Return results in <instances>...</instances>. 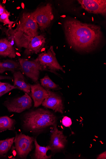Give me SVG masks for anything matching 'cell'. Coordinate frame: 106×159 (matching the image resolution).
<instances>
[{
	"label": "cell",
	"mask_w": 106,
	"mask_h": 159,
	"mask_svg": "<svg viewBox=\"0 0 106 159\" xmlns=\"http://www.w3.org/2000/svg\"><path fill=\"white\" fill-rule=\"evenodd\" d=\"M64 27L69 44L79 51H92L99 46L102 39L101 28L98 25L83 23L71 18L65 21Z\"/></svg>",
	"instance_id": "6da1fadb"
},
{
	"label": "cell",
	"mask_w": 106,
	"mask_h": 159,
	"mask_svg": "<svg viewBox=\"0 0 106 159\" xmlns=\"http://www.w3.org/2000/svg\"><path fill=\"white\" fill-rule=\"evenodd\" d=\"M56 118L49 111L42 109L26 113L23 121L24 125L30 130L36 131L51 125H54Z\"/></svg>",
	"instance_id": "7a4b0ae2"
},
{
	"label": "cell",
	"mask_w": 106,
	"mask_h": 159,
	"mask_svg": "<svg viewBox=\"0 0 106 159\" xmlns=\"http://www.w3.org/2000/svg\"><path fill=\"white\" fill-rule=\"evenodd\" d=\"M36 59L41 66L42 71H48L55 73L56 71L60 70L65 73L57 60L53 46L47 51L39 54Z\"/></svg>",
	"instance_id": "3957f363"
},
{
	"label": "cell",
	"mask_w": 106,
	"mask_h": 159,
	"mask_svg": "<svg viewBox=\"0 0 106 159\" xmlns=\"http://www.w3.org/2000/svg\"><path fill=\"white\" fill-rule=\"evenodd\" d=\"M51 4L48 3L38 7L32 12L33 16L42 32H44L49 27L54 19Z\"/></svg>",
	"instance_id": "277c9868"
},
{
	"label": "cell",
	"mask_w": 106,
	"mask_h": 159,
	"mask_svg": "<svg viewBox=\"0 0 106 159\" xmlns=\"http://www.w3.org/2000/svg\"><path fill=\"white\" fill-rule=\"evenodd\" d=\"M39 28L32 12H25L16 30H13L14 31L22 32L30 37L34 38L39 35Z\"/></svg>",
	"instance_id": "5b68a950"
},
{
	"label": "cell",
	"mask_w": 106,
	"mask_h": 159,
	"mask_svg": "<svg viewBox=\"0 0 106 159\" xmlns=\"http://www.w3.org/2000/svg\"><path fill=\"white\" fill-rule=\"evenodd\" d=\"M34 137L23 134H16L14 142L15 143L18 155L22 158H25L32 150Z\"/></svg>",
	"instance_id": "8992f818"
},
{
	"label": "cell",
	"mask_w": 106,
	"mask_h": 159,
	"mask_svg": "<svg viewBox=\"0 0 106 159\" xmlns=\"http://www.w3.org/2000/svg\"><path fill=\"white\" fill-rule=\"evenodd\" d=\"M21 70L28 77L36 82L39 79V71L42 69L36 59L32 61L19 59Z\"/></svg>",
	"instance_id": "52a82bcc"
},
{
	"label": "cell",
	"mask_w": 106,
	"mask_h": 159,
	"mask_svg": "<svg viewBox=\"0 0 106 159\" xmlns=\"http://www.w3.org/2000/svg\"><path fill=\"white\" fill-rule=\"evenodd\" d=\"M5 106L10 112L20 113L32 106V99L27 93L5 103Z\"/></svg>",
	"instance_id": "ba28073f"
},
{
	"label": "cell",
	"mask_w": 106,
	"mask_h": 159,
	"mask_svg": "<svg viewBox=\"0 0 106 159\" xmlns=\"http://www.w3.org/2000/svg\"><path fill=\"white\" fill-rule=\"evenodd\" d=\"M78 1L82 7L88 12L105 16V0H79Z\"/></svg>",
	"instance_id": "9c48e42d"
},
{
	"label": "cell",
	"mask_w": 106,
	"mask_h": 159,
	"mask_svg": "<svg viewBox=\"0 0 106 159\" xmlns=\"http://www.w3.org/2000/svg\"><path fill=\"white\" fill-rule=\"evenodd\" d=\"M48 95L42 104L45 107L53 110L55 112L63 113L64 107L62 100L58 95L49 90H47Z\"/></svg>",
	"instance_id": "30bf717a"
},
{
	"label": "cell",
	"mask_w": 106,
	"mask_h": 159,
	"mask_svg": "<svg viewBox=\"0 0 106 159\" xmlns=\"http://www.w3.org/2000/svg\"><path fill=\"white\" fill-rule=\"evenodd\" d=\"M67 142V137L63 131H59L56 124L54 125V129L51 136L49 146L50 150L53 152L61 151L65 148Z\"/></svg>",
	"instance_id": "8fae6325"
},
{
	"label": "cell",
	"mask_w": 106,
	"mask_h": 159,
	"mask_svg": "<svg viewBox=\"0 0 106 159\" xmlns=\"http://www.w3.org/2000/svg\"><path fill=\"white\" fill-rule=\"evenodd\" d=\"M46 38L43 34L33 38L24 52L25 54L28 55L38 53L44 48Z\"/></svg>",
	"instance_id": "7c38bea8"
},
{
	"label": "cell",
	"mask_w": 106,
	"mask_h": 159,
	"mask_svg": "<svg viewBox=\"0 0 106 159\" xmlns=\"http://www.w3.org/2000/svg\"><path fill=\"white\" fill-rule=\"evenodd\" d=\"M31 91V96L34 102V106H40L48 95V92L39 84L30 85Z\"/></svg>",
	"instance_id": "4fadbf2b"
},
{
	"label": "cell",
	"mask_w": 106,
	"mask_h": 159,
	"mask_svg": "<svg viewBox=\"0 0 106 159\" xmlns=\"http://www.w3.org/2000/svg\"><path fill=\"white\" fill-rule=\"evenodd\" d=\"M13 43L7 38L0 39V56L14 58L16 53L13 47Z\"/></svg>",
	"instance_id": "5bb4252c"
},
{
	"label": "cell",
	"mask_w": 106,
	"mask_h": 159,
	"mask_svg": "<svg viewBox=\"0 0 106 159\" xmlns=\"http://www.w3.org/2000/svg\"><path fill=\"white\" fill-rule=\"evenodd\" d=\"M13 74L14 86L25 93L29 94L31 91V87L30 85L25 82V77L21 72L17 71L14 72Z\"/></svg>",
	"instance_id": "9a60e30c"
},
{
	"label": "cell",
	"mask_w": 106,
	"mask_h": 159,
	"mask_svg": "<svg viewBox=\"0 0 106 159\" xmlns=\"http://www.w3.org/2000/svg\"><path fill=\"white\" fill-rule=\"evenodd\" d=\"M20 69L21 67L19 62L9 60L0 61V74L6 71H11L13 73Z\"/></svg>",
	"instance_id": "2e32d148"
},
{
	"label": "cell",
	"mask_w": 106,
	"mask_h": 159,
	"mask_svg": "<svg viewBox=\"0 0 106 159\" xmlns=\"http://www.w3.org/2000/svg\"><path fill=\"white\" fill-rule=\"evenodd\" d=\"M35 143L36 147L34 157L37 159H48L51 158V156H48L47 155V152L50 150L49 146L46 147L41 146L38 143L36 139H35Z\"/></svg>",
	"instance_id": "e0dca14e"
},
{
	"label": "cell",
	"mask_w": 106,
	"mask_h": 159,
	"mask_svg": "<svg viewBox=\"0 0 106 159\" xmlns=\"http://www.w3.org/2000/svg\"><path fill=\"white\" fill-rule=\"evenodd\" d=\"M15 121L7 116L0 117V133L7 130H13Z\"/></svg>",
	"instance_id": "ac0fdd59"
},
{
	"label": "cell",
	"mask_w": 106,
	"mask_h": 159,
	"mask_svg": "<svg viewBox=\"0 0 106 159\" xmlns=\"http://www.w3.org/2000/svg\"><path fill=\"white\" fill-rule=\"evenodd\" d=\"M14 138L0 140V155L6 154L11 149L14 142Z\"/></svg>",
	"instance_id": "d6986e66"
},
{
	"label": "cell",
	"mask_w": 106,
	"mask_h": 159,
	"mask_svg": "<svg viewBox=\"0 0 106 159\" xmlns=\"http://www.w3.org/2000/svg\"><path fill=\"white\" fill-rule=\"evenodd\" d=\"M41 85L47 90L55 89L58 88V86L54 83L48 75L45 76L40 80Z\"/></svg>",
	"instance_id": "ffe728a7"
},
{
	"label": "cell",
	"mask_w": 106,
	"mask_h": 159,
	"mask_svg": "<svg viewBox=\"0 0 106 159\" xmlns=\"http://www.w3.org/2000/svg\"><path fill=\"white\" fill-rule=\"evenodd\" d=\"M10 14V12L8 11L0 16V22L3 23L4 25H8L9 30H11L13 24L16 23L18 20L15 21H11L9 19Z\"/></svg>",
	"instance_id": "44dd1931"
},
{
	"label": "cell",
	"mask_w": 106,
	"mask_h": 159,
	"mask_svg": "<svg viewBox=\"0 0 106 159\" xmlns=\"http://www.w3.org/2000/svg\"><path fill=\"white\" fill-rule=\"evenodd\" d=\"M16 89H17L14 85L8 83L2 82L0 84V97Z\"/></svg>",
	"instance_id": "7402d4cb"
},
{
	"label": "cell",
	"mask_w": 106,
	"mask_h": 159,
	"mask_svg": "<svg viewBox=\"0 0 106 159\" xmlns=\"http://www.w3.org/2000/svg\"><path fill=\"white\" fill-rule=\"evenodd\" d=\"M62 124L65 127H70L72 124V121L70 118L67 117H64L62 120Z\"/></svg>",
	"instance_id": "603a6c76"
},
{
	"label": "cell",
	"mask_w": 106,
	"mask_h": 159,
	"mask_svg": "<svg viewBox=\"0 0 106 159\" xmlns=\"http://www.w3.org/2000/svg\"><path fill=\"white\" fill-rule=\"evenodd\" d=\"M8 11L6 8L5 6H3L2 3L0 2V16L4 13H6Z\"/></svg>",
	"instance_id": "cb8c5ba5"
},
{
	"label": "cell",
	"mask_w": 106,
	"mask_h": 159,
	"mask_svg": "<svg viewBox=\"0 0 106 159\" xmlns=\"http://www.w3.org/2000/svg\"><path fill=\"white\" fill-rule=\"evenodd\" d=\"M97 159H106V152L101 153L97 157Z\"/></svg>",
	"instance_id": "d4e9b609"
},
{
	"label": "cell",
	"mask_w": 106,
	"mask_h": 159,
	"mask_svg": "<svg viewBox=\"0 0 106 159\" xmlns=\"http://www.w3.org/2000/svg\"><path fill=\"white\" fill-rule=\"evenodd\" d=\"M13 78L10 76H0V80H12Z\"/></svg>",
	"instance_id": "484cf974"
},
{
	"label": "cell",
	"mask_w": 106,
	"mask_h": 159,
	"mask_svg": "<svg viewBox=\"0 0 106 159\" xmlns=\"http://www.w3.org/2000/svg\"><path fill=\"white\" fill-rule=\"evenodd\" d=\"M20 8V7H19L18 8H17V9H19Z\"/></svg>",
	"instance_id": "4316f807"
},
{
	"label": "cell",
	"mask_w": 106,
	"mask_h": 159,
	"mask_svg": "<svg viewBox=\"0 0 106 159\" xmlns=\"http://www.w3.org/2000/svg\"><path fill=\"white\" fill-rule=\"evenodd\" d=\"M2 82H1V81H0V84H1L2 83Z\"/></svg>",
	"instance_id": "83f0119b"
}]
</instances>
